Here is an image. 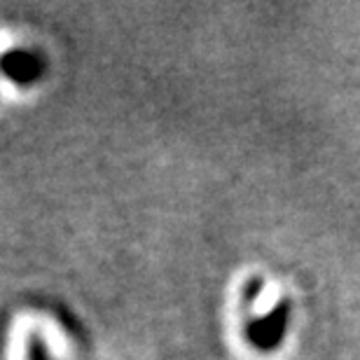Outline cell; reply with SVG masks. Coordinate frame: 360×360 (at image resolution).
Segmentation results:
<instances>
[{"label":"cell","mask_w":360,"mask_h":360,"mask_svg":"<svg viewBox=\"0 0 360 360\" xmlns=\"http://www.w3.org/2000/svg\"><path fill=\"white\" fill-rule=\"evenodd\" d=\"M38 61L26 52H12L10 56L5 54V70H10V75L17 77V80H31V77L38 75Z\"/></svg>","instance_id":"obj_1"}]
</instances>
